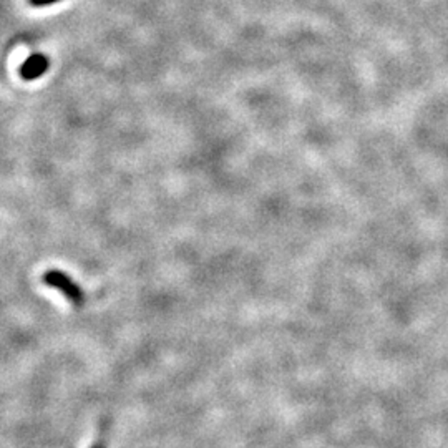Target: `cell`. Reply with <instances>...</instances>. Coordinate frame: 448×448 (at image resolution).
Masks as SVG:
<instances>
[{
	"instance_id": "cell-1",
	"label": "cell",
	"mask_w": 448,
	"mask_h": 448,
	"mask_svg": "<svg viewBox=\"0 0 448 448\" xmlns=\"http://www.w3.org/2000/svg\"><path fill=\"white\" fill-rule=\"evenodd\" d=\"M42 281L47 284V286L62 292L70 302L75 304V306H82L83 304L85 297H83L82 289H80L78 284L73 282V279H70L65 272L57 271V269H52V271H47L43 274Z\"/></svg>"
},
{
	"instance_id": "cell-2",
	"label": "cell",
	"mask_w": 448,
	"mask_h": 448,
	"mask_svg": "<svg viewBox=\"0 0 448 448\" xmlns=\"http://www.w3.org/2000/svg\"><path fill=\"white\" fill-rule=\"evenodd\" d=\"M48 70V58L42 53L30 55L25 62L20 65V75L25 80H35Z\"/></svg>"
},
{
	"instance_id": "cell-3",
	"label": "cell",
	"mask_w": 448,
	"mask_h": 448,
	"mask_svg": "<svg viewBox=\"0 0 448 448\" xmlns=\"http://www.w3.org/2000/svg\"><path fill=\"white\" fill-rule=\"evenodd\" d=\"M30 2H32V5H37V7H43V5H52L58 2V0H30Z\"/></svg>"
}]
</instances>
